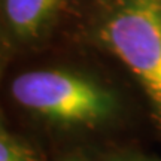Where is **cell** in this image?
Wrapping results in <instances>:
<instances>
[{
  "instance_id": "5b68a950",
  "label": "cell",
  "mask_w": 161,
  "mask_h": 161,
  "mask_svg": "<svg viewBox=\"0 0 161 161\" xmlns=\"http://www.w3.org/2000/svg\"><path fill=\"white\" fill-rule=\"evenodd\" d=\"M115 161H158V160H154V158H148V157H122V158H118Z\"/></svg>"
},
{
  "instance_id": "6da1fadb",
  "label": "cell",
  "mask_w": 161,
  "mask_h": 161,
  "mask_svg": "<svg viewBox=\"0 0 161 161\" xmlns=\"http://www.w3.org/2000/svg\"><path fill=\"white\" fill-rule=\"evenodd\" d=\"M11 91L25 110L64 127L94 128L116 109V100L108 88L69 70L25 72L14 79Z\"/></svg>"
},
{
  "instance_id": "8992f818",
  "label": "cell",
  "mask_w": 161,
  "mask_h": 161,
  "mask_svg": "<svg viewBox=\"0 0 161 161\" xmlns=\"http://www.w3.org/2000/svg\"><path fill=\"white\" fill-rule=\"evenodd\" d=\"M63 161H85V160H82L79 157H69V158H66V160H63Z\"/></svg>"
},
{
  "instance_id": "7a4b0ae2",
  "label": "cell",
  "mask_w": 161,
  "mask_h": 161,
  "mask_svg": "<svg viewBox=\"0 0 161 161\" xmlns=\"http://www.w3.org/2000/svg\"><path fill=\"white\" fill-rule=\"evenodd\" d=\"M103 39L143 88L161 125V0H122Z\"/></svg>"
},
{
  "instance_id": "3957f363",
  "label": "cell",
  "mask_w": 161,
  "mask_h": 161,
  "mask_svg": "<svg viewBox=\"0 0 161 161\" xmlns=\"http://www.w3.org/2000/svg\"><path fill=\"white\" fill-rule=\"evenodd\" d=\"M57 3L58 0H5V12L18 35L35 36Z\"/></svg>"
},
{
  "instance_id": "277c9868",
  "label": "cell",
  "mask_w": 161,
  "mask_h": 161,
  "mask_svg": "<svg viewBox=\"0 0 161 161\" xmlns=\"http://www.w3.org/2000/svg\"><path fill=\"white\" fill-rule=\"evenodd\" d=\"M0 161H37V158L27 145L0 127Z\"/></svg>"
}]
</instances>
